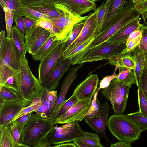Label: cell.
I'll list each match as a JSON object with an SVG mask.
<instances>
[{
	"label": "cell",
	"mask_w": 147,
	"mask_h": 147,
	"mask_svg": "<svg viewBox=\"0 0 147 147\" xmlns=\"http://www.w3.org/2000/svg\"><path fill=\"white\" fill-rule=\"evenodd\" d=\"M130 54V52L126 53L122 56L108 61L110 64L115 66H117L118 68L124 67L134 69L135 62Z\"/></svg>",
	"instance_id": "cell-30"
},
{
	"label": "cell",
	"mask_w": 147,
	"mask_h": 147,
	"mask_svg": "<svg viewBox=\"0 0 147 147\" xmlns=\"http://www.w3.org/2000/svg\"><path fill=\"white\" fill-rule=\"evenodd\" d=\"M78 101V100L76 96H71L68 99L65 100L59 111L58 118L60 117L65 114Z\"/></svg>",
	"instance_id": "cell-42"
},
{
	"label": "cell",
	"mask_w": 147,
	"mask_h": 147,
	"mask_svg": "<svg viewBox=\"0 0 147 147\" xmlns=\"http://www.w3.org/2000/svg\"><path fill=\"white\" fill-rule=\"evenodd\" d=\"M42 103V101L35 103L31 104L30 105L25 107L16 114L9 124L11 123L22 116L30 112H34Z\"/></svg>",
	"instance_id": "cell-40"
},
{
	"label": "cell",
	"mask_w": 147,
	"mask_h": 147,
	"mask_svg": "<svg viewBox=\"0 0 147 147\" xmlns=\"http://www.w3.org/2000/svg\"><path fill=\"white\" fill-rule=\"evenodd\" d=\"M24 20L27 30L36 26V21L34 20L24 17Z\"/></svg>",
	"instance_id": "cell-55"
},
{
	"label": "cell",
	"mask_w": 147,
	"mask_h": 147,
	"mask_svg": "<svg viewBox=\"0 0 147 147\" xmlns=\"http://www.w3.org/2000/svg\"><path fill=\"white\" fill-rule=\"evenodd\" d=\"M56 3L65 5L78 15H82L96 8L95 2L91 0H56Z\"/></svg>",
	"instance_id": "cell-19"
},
{
	"label": "cell",
	"mask_w": 147,
	"mask_h": 147,
	"mask_svg": "<svg viewBox=\"0 0 147 147\" xmlns=\"http://www.w3.org/2000/svg\"><path fill=\"white\" fill-rule=\"evenodd\" d=\"M141 38V35L128 42H126V47L123 50L122 53H131L139 46Z\"/></svg>",
	"instance_id": "cell-46"
},
{
	"label": "cell",
	"mask_w": 147,
	"mask_h": 147,
	"mask_svg": "<svg viewBox=\"0 0 147 147\" xmlns=\"http://www.w3.org/2000/svg\"><path fill=\"white\" fill-rule=\"evenodd\" d=\"M91 100L78 101L67 112L54 122V124L80 121L84 119L91 106Z\"/></svg>",
	"instance_id": "cell-11"
},
{
	"label": "cell",
	"mask_w": 147,
	"mask_h": 147,
	"mask_svg": "<svg viewBox=\"0 0 147 147\" xmlns=\"http://www.w3.org/2000/svg\"><path fill=\"white\" fill-rule=\"evenodd\" d=\"M126 115L143 131L147 129V117L142 115L139 111Z\"/></svg>",
	"instance_id": "cell-35"
},
{
	"label": "cell",
	"mask_w": 147,
	"mask_h": 147,
	"mask_svg": "<svg viewBox=\"0 0 147 147\" xmlns=\"http://www.w3.org/2000/svg\"><path fill=\"white\" fill-rule=\"evenodd\" d=\"M36 21V26L42 27L49 31L50 36L56 37L57 36V33L56 29L48 19L40 18Z\"/></svg>",
	"instance_id": "cell-38"
},
{
	"label": "cell",
	"mask_w": 147,
	"mask_h": 147,
	"mask_svg": "<svg viewBox=\"0 0 147 147\" xmlns=\"http://www.w3.org/2000/svg\"><path fill=\"white\" fill-rule=\"evenodd\" d=\"M54 121L48 118L32 114L21 133L19 143L24 147H36L45 138L54 126Z\"/></svg>",
	"instance_id": "cell-1"
},
{
	"label": "cell",
	"mask_w": 147,
	"mask_h": 147,
	"mask_svg": "<svg viewBox=\"0 0 147 147\" xmlns=\"http://www.w3.org/2000/svg\"><path fill=\"white\" fill-rule=\"evenodd\" d=\"M20 69L21 82L19 95L22 103L26 106L31 104L35 97H41L46 90L32 72L26 57H21Z\"/></svg>",
	"instance_id": "cell-2"
},
{
	"label": "cell",
	"mask_w": 147,
	"mask_h": 147,
	"mask_svg": "<svg viewBox=\"0 0 147 147\" xmlns=\"http://www.w3.org/2000/svg\"><path fill=\"white\" fill-rule=\"evenodd\" d=\"M91 0L92 1H93L94 2H95V1H99V0Z\"/></svg>",
	"instance_id": "cell-62"
},
{
	"label": "cell",
	"mask_w": 147,
	"mask_h": 147,
	"mask_svg": "<svg viewBox=\"0 0 147 147\" xmlns=\"http://www.w3.org/2000/svg\"><path fill=\"white\" fill-rule=\"evenodd\" d=\"M24 105L20 100L0 102V126L8 124Z\"/></svg>",
	"instance_id": "cell-18"
},
{
	"label": "cell",
	"mask_w": 147,
	"mask_h": 147,
	"mask_svg": "<svg viewBox=\"0 0 147 147\" xmlns=\"http://www.w3.org/2000/svg\"><path fill=\"white\" fill-rule=\"evenodd\" d=\"M78 140L92 147H103L100 143V136L96 133L85 131L83 136Z\"/></svg>",
	"instance_id": "cell-34"
},
{
	"label": "cell",
	"mask_w": 147,
	"mask_h": 147,
	"mask_svg": "<svg viewBox=\"0 0 147 147\" xmlns=\"http://www.w3.org/2000/svg\"><path fill=\"white\" fill-rule=\"evenodd\" d=\"M139 112L147 117V100L139 88L137 90Z\"/></svg>",
	"instance_id": "cell-41"
},
{
	"label": "cell",
	"mask_w": 147,
	"mask_h": 147,
	"mask_svg": "<svg viewBox=\"0 0 147 147\" xmlns=\"http://www.w3.org/2000/svg\"><path fill=\"white\" fill-rule=\"evenodd\" d=\"M85 24V21L75 24L69 37L64 41V52L78 37Z\"/></svg>",
	"instance_id": "cell-36"
},
{
	"label": "cell",
	"mask_w": 147,
	"mask_h": 147,
	"mask_svg": "<svg viewBox=\"0 0 147 147\" xmlns=\"http://www.w3.org/2000/svg\"><path fill=\"white\" fill-rule=\"evenodd\" d=\"M0 100L3 102L19 100L21 102L20 96L16 91L11 88L3 86H0Z\"/></svg>",
	"instance_id": "cell-33"
},
{
	"label": "cell",
	"mask_w": 147,
	"mask_h": 147,
	"mask_svg": "<svg viewBox=\"0 0 147 147\" xmlns=\"http://www.w3.org/2000/svg\"><path fill=\"white\" fill-rule=\"evenodd\" d=\"M140 15L141 13L134 7H126L120 11L101 32L94 37L90 46V49L106 41L119 30Z\"/></svg>",
	"instance_id": "cell-3"
},
{
	"label": "cell",
	"mask_w": 147,
	"mask_h": 147,
	"mask_svg": "<svg viewBox=\"0 0 147 147\" xmlns=\"http://www.w3.org/2000/svg\"><path fill=\"white\" fill-rule=\"evenodd\" d=\"M10 124L11 133L13 138L16 142L19 144L20 133L14 123L13 122Z\"/></svg>",
	"instance_id": "cell-53"
},
{
	"label": "cell",
	"mask_w": 147,
	"mask_h": 147,
	"mask_svg": "<svg viewBox=\"0 0 147 147\" xmlns=\"http://www.w3.org/2000/svg\"><path fill=\"white\" fill-rule=\"evenodd\" d=\"M55 37L50 36L43 44L32 55L34 60H41L55 44L56 42L54 41Z\"/></svg>",
	"instance_id": "cell-32"
},
{
	"label": "cell",
	"mask_w": 147,
	"mask_h": 147,
	"mask_svg": "<svg viewBox=\"0 0 147 147\" xmlns=\"http://www.w3.org/2000/svg\"><path fill=\"white\" fill-rule=\"evenodd\" d=\"M14 21L17 29L24 34H26L27 30L24 20V18L21 16H15Z\"/></svg>",
	"instance_id": "cell-50"
},
{
	"label": "cell",
	"mask_w": 147,
	"mask_h": 147,
	"mask_svg": "<svg viewBox=\"0 0 147 147\" xmlns=\"http://www.w3.org/2000/svg\"><path fill=\"white\" fill-rule=\"evenodd\" d=\"M20 82V69L15 70L4 64H0V86L11 88L19 95Z\"/></svg>",
	"instance_id": "cell-17"
},
{
	"label": "cell",
	"mask_w": 147,
	"mask_h": 147,
	"mask_svg": "<svg viewBox=\"0 0 147 147\" xmlns=\"http://www.w3.org/2000/svg\"><path fill=\"white\" fill-rule=\"evenodd\" d=\"M139 16L119 30L106 41L113 43H122L127 41L130 34L143 25L140 23Z\"/></svg>",
	"instance_id": "cell-20"
},
{
	"label": "cell",
	"mask_w": 147,
	"mask_h": 147,
	"mask_svg": "<svg viewBox=\"0 0 147 147\" xmlns=\"http://www.w3.org/2000/svg\"><path fill=\"white\" fill-rule=\"evenodd\" d=\"M140 29L141 31V38L138 47L141 51L147 53V26L142 25Z\"/></svg>",
	"instance_id": "cell-43"
},
{
	"label": "cell",
	"mask_w": 147,
	"mask_h": 147,
	"mask_svg": "<svg viewBox=\"0 0 147 147\" xmlns=\"http://www.w3.org/2000/svg\"><path fill=\"white\" fill-rule=\"evenodd\" d=\"M22 145L16 142L12 136L10 124L0 126V147H21Z\"/></svg>",
	"instance_id": "cell-22"
},
{
	"label": "cell",
	"mask_w": 147,
	"mask_h": 147,
	"mask_svg": "<svg viewBox=\"0 0 147 147\" xmlns=\"http://www.w3.org/2000/svg\"><path fill=\"white\" fill-rule=\"evenodd\" d=\"M113 0H107L98 7L97 18V29L95 36L101 32L105 22L107 18Z\"/></svg>",
	"instance_id": "cell-26"
},
{
	"label": "cell",
	"mask_w": 147,
	"mask_h": 147,
	"mask_svg": "<svg viewBox=\"0 0 147 147\" xmlns=\"http://www.w3.org/2000/svg\"><path fill=\"white\" fill-rule=\"evenodd\" d=\"M143 0H132L134 4V5L143 1Z\"/></svg>",
	"instance_id": "cell-61"
},
{
	"label": "cell",
	"mask_w": 147,
	"mask_h": 147,
	"mask_svg": "<svg viewBox=\"0 0 147 147\" xmlns=\"http://www.w3.org/2000/svg\"><path fill=\"white\" fill-rule=\"evenodd\" d=\"M111 133L119 140L133 143L138 139L143 130L123 114L113 115L108 120Z\"/></svg>",
	"instance_id": "cell-4"
},
{
	"label": "cell",
	"mask_w": 147,
	"mask_h": 147,
	"mask_svg": "<svg viewBox=\"0 0 147 147\" xmlns=\"http://www.w3.org/2000/svg\"><path fill=\"white\" fill-rule=\"evenodd\" d=\"M94 38L92 36L86 40L74 49L64 58L69 60L71 65L81 64L82 60L88 51L90 49V44Z\"/></svg>",
	"instance_id": "cell-21"
},
{
	"label": "cell",
	"mask_w": 147,
	"mask_h": 147,
	"mask_svg": "<svg viewBox=\"0 0 147 147\" xmlns=\"http://www.w3.org/2000/svg\"><path fill=\"white\" fill-rule=\"evenodd\" d=\"M32 112H30L22 116L13 122L16 125L20 134L24 127L30 118L32 116Z\"/></svg>",
	"instance_id": "cell-47"
},
{
	"label": "cell",
	"mask_w": 147,
	"mask_h": 147,
	"mask_svg": "<svg viewBox=\"0 0 147 147\" xmlns=\"http://www.w3.org/2000/svg\"><path fill=\"white\" fill-rule=\"evenodd\" d=\"M131 7H134L132 0H113L102 29L107 26L114 16L119 11L124 8Z\"/></svg>",
	"instance_id": "cell-23"
},
{
	"label": "cell",
	"mask_w": 147,
	"mask_h": 147,
	"mask_svg": "<svg viewBox=\"0 0 147 147\" xmlns=\"http://www.w3.org/2000/svg\"><path fill=\"white\" fill-rule=\"evenodd\" d=\"M46 90L41 96L42 103L34 112L40 117L49 118L52 112L53 108L46 97Z\"/></svg>",
	"instance_id": "cell-31"
},
{
	"label": "cell",
	"mask_w": 147,
	"mask_h": 147,
	"mask_svg": "<svg viewBox=\"0 0 147 147\" xmlns=\"http://www.w3.org/2000/svg\"><path fill=\"white\" fill-rule=\"evenodd\" d=\"M134 7L142 15L145 22L147 18V0H144L134 5Z\"/></svg>",
	"instance_id": "cell-49"
},
{
	"label": "cell",
	"mask_w": 147,
	"mask_h": 147,
	"mask_svg": "<svg viewBox=\"0 0 147 147\" xmlns=\"http://www.w3.org/2000/svg\"><path fill=\"white\" fill-rule=\"evenodd\" d=\"M65 42H56L40 61L38 79L40 84L48 77L59 61L63 57Z\"/></svg>",
	"instance_id": "cell-8"
},
{
	"label": "cell",
	"mask_w": 147,
	"mask_h": 147,
	"mask_svg": "<svg viewBox=\"0 0 147 147\" xmlns=\"http://www.w3.org/2000/svg\"><path fill=\"white\" fill-rule=\"evenodd\" d=\"M137 86L142 92L147 100V71L144 68Z\"/></svg>",
	"instance_id": "cell-44"
},
{
	"label": "cell",
	"mask_w": 147,
	"mask_h": 147,
	"mask_svg": "<svg viewBox=\"0 0 147 147\" xmlns=\"http://www.w3.org/2000/svg\"><path fill=\"white\" fill-rule=\"evenodd\" d=\"M144 68L147 71V53H145V58Z\"/></svg>",
	"instance_id": "cell-60"
},
{
	"label": "cell",
	"mask_w": 147,
	"mask_h": 147,
	"mask_svg": "<svg viewBox=\"0 0 147 147\" xmlns=\"http://www.w3.org/2000/svg\"><path fill=\"white\" fill-rule=\"evenodd\" d=\"M110 147H131V143L125 141L119 140L114 143L111 144Z\"/></svg>",
	"instance_id": "cell-54"
},
{
	"label": "cell",
	"mask_w": 147,
	"mask_h": 147,
	"mask_svg": "<svg viewBox=\"0 0 147 147\" xmlns=\"http://www.w3.org/2000/svg\"><path fill=\"white\" fill-rule=\"evenodd\" d=\"M115 67L114 73L112 75L105 77L100 81L99 87L97 90L99 91L101 89H103L108 87L110 85L111 81L118 77V74H116V71L119 68L117 66Z\"/></svg>",
	"instance_id": "cell-45"
},
{
	"label": "cell",
	"mask_w": 147,
	"mask_h": 147,
	"mask_svg": "<svg viewBox=\"0 0 147 147\" xmlns=\"http://www.w3.org/2000/svg\"><path fill=\"white\" fill-rule=\"evenodd\" d=\"M67 142L55 145L54 147H77V146L74 143Z\"/></svg>",
	"instance_id": "cell-58"
},
{
	"label": "cell",
	"mask_w": 147,
	"mask_h": 147,
	"mask_svg": "<svg viewBox=\"0 0 147 147\" xmlns=\"http://www.w3.org/2000/svg\"><path fill=\"white\" fill-rule=\"evenodd\" d=\"M56 3L37 4L27 7L47 16L51 18L58 17L59 13L56 8Z\"/></svg>",
	"instance_id": "cell-28"
},
{
	"label": "cell",
	"mask_w": 147,
	"mask_h": 147,
	"mask_svg": "<svg viewBox=\"0 0 147 147\" xmlns=\"http://www.w3.org/2000/svg\"><path fill=\"white\" fill-rule=\"evenodd\" d=\"M14 43L18 48L21 57H25L26 51L25 36L19 30L16 26L12 27L11 36Z\"/></svg>",
	"instance_id": "cell-25"
},
{
	"label": "cell",
	"mask_w": 147,
	"mask_h": 147,
	"mask_svg": "<svg viewBox=\"0 0 147 147\" xmlns=\"http://www.w3.org/2000/svg\"><path fill=\"white\" fill-rule=\"evenodd\" d=\"M84 63L75 66L70 68L60 87V91L53 107L52 112L48 119L54 122L58 117V114L63 105L67 93L72 82L77 77V71Z\"/></svg>",
	"instance_id": "cell-13"
},
{
	"label": "cell",
	"mask_w": 147,
	"mask_h": 147,
	"mask_svg": "<svg viewBox=\"0 0 147 147\" xmlns=\"http://www.w3.org/2000/svg\"><path fill=\"white\" fill-rule=\"evenodd\" d=\"M98 83V75L91 74L77 86L72 96H76L78 101L91 100Z\"/></svg>",
	"instance_id": "cell-14"
},
{
	"label": "cell",
	"mask_w": 147,
	"mask_h": 147,
	"mask_svg": "<svg viewBox=\"0 0 147 147\" xmlns=\"http://www.w3.org/2000/svg\"><path fill=\"white\" fill-rule=\"evenodd\" d=\"M119 72L117 79L131 88L132 85H136V81L134 69L126 67H120L119 68Z\"/></svg>",
	"instance_id": "cell-29"
},
{
	"label": "cell",
	"mask_w": 147,
	"mask_h": 147,
	"mask_svg": "<svg viewBox=\"0 0 147 147\" xmlns=\"http://www.w3.org/2000/svg\"><path fill=\"white\" fill-rule=\"evenodd\" d=\"M133 56L135 63L134 69L137 86L144 69L145 53L141 51L138 47L132 51Z\"/></svg>",
	"instance_id": "cell-24"
},
{
	"label": "cell",
	"mask_w": 147,
	"mask_h": 147,
	"mask_svg": "<svg viewBox=\"0 0 147 147\" xmlns=\"http://www.w3.org/2000/svg\"><path fill=\"white\" fill-rule=\"evenodd\" d=\"M99 9L97 8L94 12L90 13L85 21V24L78 37L64 52L65 57L74 49L87 40L95 36L97 29V18Z\"/></svg>",
	"instance_id": "cell-10"
},
{
	"label": "cell",
	"mask_w": 147,
	"mask_h": 147,
	"mask_svg": "<svg viewBox=\"0 0 147 147\" xmlns=\"http://www.w3.org/2000/svg\"><path fill=\"white\" fill-rule=\"evenodd\" d=\"M126 42L113 43L104 42L90 49L84 56L82 63L108 60L122 56L125 53L122 52L126 47Z\"/></svg>",
	"instance_id": "cell-6"
},
{
	"label": "cell",
	"mask_w": 147,
	"mask_h": 147,
	"mask_svg": "<svg viewBox=\"0 0 147 147\" xmlns=\"http://www.w3.org/2000/svg\"><path fill=\"white\" fill-rule=\"evenodd\" d=\"M71 65L70 61L63 57L58 62L48 77L41 84L47 91L55 90L60 80Z\"/></svg>",
	"instance_id": "cell-15"
},
{
	"label": "cell",
	"mask_w": 147,
	"mask_h": 147,
	"mask_svg": "<svg viewBox=\"0 0 147 147\" xmlns=\"http://www.w3.org/2000/svg\"><path fill=\"white\" fill-rule=\"evenodd\" d=\"M5 12L6 30V37H10L11 31L15 15L13 12L6 7L3 8Z\"/></svg>",
	"instance_id": "cell-39"
},
{
	"label": "cell",
	"mask_w": 147,
	"mask_h": 147,
	"mask_svg": "<svg viewBox=\"0 0 147 147\" xmlns=\"http://www.w3.org/2000/svg\"><path fill=\"white\" fill-rule=\"evenodd\" d=\"M21 57L11 38L6 36L4 42L0 45V64L19 70Z\"/></svg>",
	"instance_id": "cell-9"
},
{
	"label": "cell",
	"mask_w": 147,
	"mask_h": 147,
	"mask_svg": "<svg viewBox=\"0 0 147 147\" xmlns=\"http://www.w3.org/2000/svg\"><path fill=\"white\" fill-rule=\"evenodd\" d=\"M110 107L105 102L101 105L100 110L97 116L90 118L85 117L84 118L85 123L94 131L96 132L100 137H103L107 142L109 140L105 135L107 126L108 117Z\"/></svg>",
	"instance_id": "cell-16"
},
{
	"label": "cell",
	"mask_w": 147,
	"mask_h": 147,
	"mask_svg": "<svg viewBox=\"0 0 147 147\" xmlns=\"http://www.w3.org/2000/svg\"><path fill=\"white\" fill-rule=\"evenodd\" d=\"M49 32L36 26L27 30L25 34L26 51L32 55L41 47L50 36Z\"/></svg>",
	"instance_id": "cell-12"
},
{
	"label": "cell",
	"mask_w": 147,
	"mask_h": 147,
	"mask_svg": "<svg viewBox=\"0 0 147 147\" xmlns=\"http://www.w3.org/2000/svg\"><path fill=\"white\" fill-rule=\"evenodd\" d=\"M22 5L28 6L37 4L56 3V0H22Z\"/></svg>",
	"instance_id": "cell-51"
},
{
	"label": "cell",
	"mask_w": 147,
	"mask_h": 147,
	"mask_svg": "<svg viewBox=\"0 0 147 147\" xmlns=\"http://www.w3.org/2000/svg\"><path fill=\"white\" fill-rule=\"evenodd\" d=\"M13 12L15 16L27 17L35 21L40 18L47 19H51L47 16L40 12L23 5Z\"/></svg>",
	"instance_id": "cell-27"
},
{
	"label": "cell",
	"mask_w": 147,
	"mask_h": 147,
	"mask_svg": "<svg viewBox=\"0 0 147 147\" xmlns=\"http://www.w3.org/2000/svg\"><path fill=\"white\" fill-rule=\"evenodd\" d=\"M73 142L78 147H92L91 146L78 140H74Z\"/></svg>",
	"instance_id": "cell-59"
},
{
	"label": "cell",
	"mask_w": 147,
	"mask_h": 147,
	"mask_svg": "<svg viewBox=\"0 0 147 147\" xmlns=\"http://www.w3.org/2000/svg\"><path fill=\"white\" fill-rule=\"evenodd\" d=\"M99 91L97 90L92 100L91 106L87 113L86 116L92 118L98 116L99 114L101 108V104L97 98Z\"/></svg>",
	"instance_id": "cell-37"
},
{
	"label": "cell",
	"mask_w": 147,
	"mask_h": 147,
	"mask_svg": "<svg viewBox=\"0 0 147 147\" xmlns=\"http://www.w3.org/2000/svg\"><path fill=\"white\" fill-rule=\"evenodd\" d=\"M54 146L51 144L46 140V138L44 139L37 145L36 147H53Z\"/></svg>",
	"instance_id": "cell-57"
},
{
	"label": "cell",
	"mask_w": 147,
	"mask_h": 147,
	"mask_svg": "<svg viewBox=\"0 0 147 147\" xmlns=\"http://www.w3.org/2000/svg\"><path fill=\"white\" fill-rule=\"evenodd\" d=\"M57 91L56 90L47 91L46 97L53 108L57 100Z\"/></svg>",
	"instance_id": "cell-52"
},
{
	"label": "cell",
	"mask_w": 147,
	"mask_h": 147,
	"mask_svg": "<svg viewBox=\"0 0 147 147\" xmlns=\"http://www.w3.org/2000/svg\"><path fill=\"white\" fill-rule=\"evenodd\" d=\"M84 132L78 122H76L66 123L61 127L54 126L45 138L54 146L77 140L83 136Z\"/></svg>",
	"instance_id": "cell-7"
},
{
	"label": "cell",
	"mask_w": 147,
	"mask_h": 147,
	"mask_svg": "<svg viewBox=\"0 0 147 147\" xmlns=\"http://www.w3.org/2000/svg\"><path fill=\"white\" fill-rule=\"evenodd\" d=\"M5 7L13 12L23 6L22 0H3Z\"/></svg>",
	"instance_id": "cell-48"
},
{
	"label": "cell",
	"mask_w": 147,
	"mask_h": 147,
	"mask_svg": "<svg viewBox=\"0 0 147 147\" xmlns=\"http://www.w3.org/2000/svg\"><path fill=\"white\" fill-rule=\"evenodd\" d=\"M130 88L118 80H113L109 86L101 90L102 94L112 105L114 114H123L126 107Z\"/></svg>",
	"instance_id": "cell-5"
},
{
	"label": "cell",
	"mask_w": 147,
	"mask_h": 147,
	"mask_svg": "<svg viewBox=\"0 0 147 147\" xmlns=\"http://www.w3.org/2000/svg\"><path fill=\"white\" fill-rule=\"evenodd\" d=\"M141 35V31L140 28L133 32L128 38L126 42H128L131 40L136 38Z\"/></svg>",
	"instance_id": "cell-56"
}]
</instances>
